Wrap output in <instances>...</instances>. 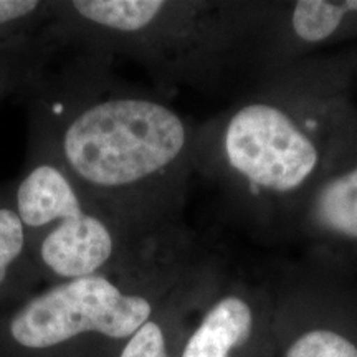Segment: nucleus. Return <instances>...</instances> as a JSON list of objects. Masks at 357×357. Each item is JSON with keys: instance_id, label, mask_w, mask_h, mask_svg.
<instances>
[{"instance_id": "obj_1", "label": "nucleus", "mask_w": 357, "mask_h": 357, "mask_svg": "<svg viewBox=\"0 0 357 357\" xmlns=\"http://www.w3.org/2000/svg\"><path fill=\"white\" fill-rule=\"evenodd\" d=\"M71 52L20 91L29 151L55 160L89 202L131 227L136 195L184 155L187 126L169 106L124 88L111 58Z\"/></svg>"}, {"instance_id": "obj_2", "label": "nucleus", "mask_w": 357, "mask_h": 357, "mask_svg": "<svg viewBox=\"0 0 357 357\" xmlns=\"http://www.w3.org/2000/svg\"><path fill=\"white\" fill-rule=\"evenodd\" d=\"M10 189L42 280L106 273L131 260V227L89 202L55 160L29 151Z\"/></svg>"}, {"instance_id": "obj_3", "label": "nucleus", "mask_w": 357, "mask_h": 357, "mask_svg": "<svg viewBox=\"0 0 357 357\" xmlns=\"http://www.w3.org/2000/svg\"><path fill=\"white\" fill-rule=\"evenodd\" d=\"M116 270L52 283L25 298L0 324V351L15 357L71 354L89 342L124 346L153 316V303Z\"/></svg>"}, {"instance_id": "obj_4", "label": "nucleus", "mask_w": 357, "mask_h": 357, "mask_svg": "<svg viewBox=\"0 0 357 357\" xmlns=\"http://www.w3.org/2000/svg\"><path fill=\"white\" fill-rule=\"evenodd\" d=\"M223 151L235 171L258 187L296 189L318 164V151L283 111L245 106L223 132Z\"/></svg>"}, {"instance_id": "obj_5", "label": "nucleus", "mask_w": 357, "mask_h": 357, "mask_svg": "<svg viewBox=\"0 0 357 357\" xmlns=\"http://www.w3.org/2000/svg\"><path fill=\"white\" fill-rule=\"evenodd\" d=\"M50 0H0V61L42 68L58 53Z\"/></svg>"}, {"instance_id": "obj_6", "label": "nucleus", "mask_w": 357, "mask_h": 357, "mask_svg": "<svg viewBox=\"0 0 357 357\" xmlns=\"http://www.w3.org/2000/svg\"><path fill=\"white\" fill-rule=\"evenodd\" d=\"M40 280L10 185H0V305L24 296Z\"/></svg>"}, {"instance_id": "obj_7", "label": "nucleus", "mask_w": 357, "mask_h": 357, "mask_svg": "<svg viewBox=\"0 0 357 357\" xmlns=\"http://www.w3.org/2000/svg\"><path fill=\"white\" fill-rule=\"evenodd\" d=\"M252 326V310L242 298H222L192 333L182 357H229L235 347L248 341Z\"/></svg>"}, {"instance_id": "obj_8", "label": "nucleus", "mask_w": 357, "mask_h": 357, "mask_svg": "<svg viewBox=\"0 0 357 357\" xmlns=\"http://www.w3.org/2000/svg\"><path fill=\"white\" fill-rule=\"evenodd\" d=\"M314 217L323 229L357 238V167L319 190Z\"/></svg>"}, {"instance_id": "obj_9", "label": "nucleus", "mask_w": 357, "mask_h": 357, "mask_svg": "<svg viewBox=\"0 0 357 357\" xmlns=\"http://www.w3.org/2000/svg\"><path fill=\"white\" fill-rule=\"evenodd\" d=\"M349 10H357V0H301L294 7L293 29L306 42H321L336 32L342 15Z\"/></svg>"}, {"instance_id": "obj_10", "label": "nucleus", "mask_w": 357, "mask_h": 357, "mask_svg": "<svg viewBox=\"0 0 357 357\" xmlns=\"http://www.w3.org/2000/svg\"><path fill=\"white\" fill-rule=\"evenodd\" d=\"M287 357H357V347L341 334L316 329L296 339Z\"/></svg>"}, {"instance_id": "obj_11", "label": "nucleus", "mask_w": 357, "mask_h": 357, "mask_svg": "<svg viewBox=\"0 0 357 357\" xmlns=\"http://www.w3.org/2000/svg\"><path fill=\"white\" fill-rule=\"evenodd\" d=\"M118 357H169L162 328L155 321H147L121 347Z\"/></svg>"}, {"instance_id": "obj_12", "label": "nucleus", "mask_w": 357, "mask_h": 357, "mask_svg": "<svg viewBox=\"0 0 357 357\" xmlns=\"http://www.w3.org/2000/svg\"><path fill=\"white\" fill-rule=\"evenodd\" d=\"M40 68H33V66L0 61V100L8 95H13V93L20 95L22 89L29 83V79Z\"/></svg>"}]
</instances>
